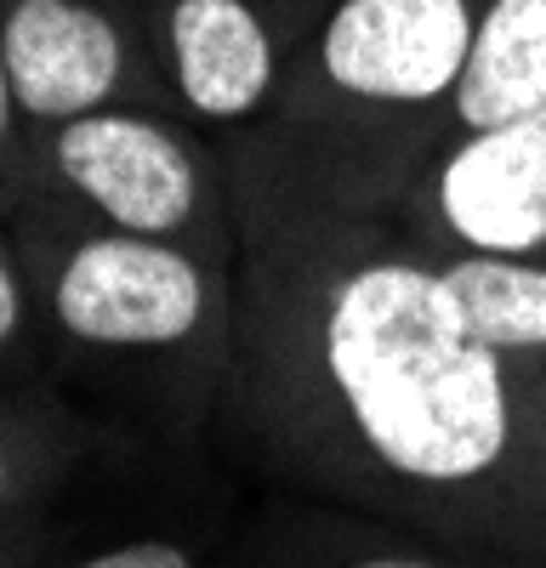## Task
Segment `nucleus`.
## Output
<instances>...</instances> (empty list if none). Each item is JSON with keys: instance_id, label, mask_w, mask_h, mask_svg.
Here are the masks:
<instances>
[{"instance_id": "nucleus-4", "label": "nucleus", "mask_w": 546, "mask_h": 568, "mask_svg": "<svg viewBox=\"0 0 546 568\" xmlns=\"http://www.w3.org/2000/svg\"><path fill=\"white\" fill-rule=\"evenodd\" d=\"M40 171L46 194L91 222L240 262L228 154L211 131L189 125L176 109L114 103L74 114L40 131Z\"/></svg>"}, {"instance_id": "nucleus-9", "label": "nucleus", "mask_w": 546, "mask_h": 568, "mask_svg": "<svg viewBox=\"0 0 546 568\" xmlns=\"http://www.w3.org/2000/svg\"><path fill=\"white\" fill-rule=\"evenodd\" d=\"M211 568H489L427 535L291 489H262L228 517Z\"/></svg>"}, {"instance_id": "nucleus-1", "label": "nucleus", "mask_w": 546, "mask_h": 568, "mask_svg": "<svg viewBox=\"0 0 546 568\" xmlns=\"http://www.w3.org/2000/svg\"><path fill=\"white\" fill-rule=\"evenodd\" d=\"M234 176V364L211 455L489 568H546V382L501 358L393 205L318 187L256 131Z\"/></svg>"}, {"instance_id": "nucleus-6", "label": "nucleus", "mask_w": 546, "mask_h": 568, "mask_svg": "<svg viewBox=\"0 0 546 568\" xmlns=\"http://www.w3.org/2000/svg\"><path fill=\"white\" fill-rule=\"evenodd\" d=\"M393 216L433 251L546 262V120L449 131L404 182Z\"/></svg>"}, {"instance_id": "nucleus-11", "label": "nucleus", "mask_w": 546, "mask_h": 568, "mask_svg": "<svg viewBox=\"0 0 546 568\" xmlns=\"http://www.w3.org/2000/svg\"><path fill=\"white\" fill-rule=\"evenodd\" d=\"M444 278L467 324L524 375L546 382V262L529 256H478V251H438Z\"/></svg>"}, {"instance_id": "nucleus-16", "label": "nucleus", "mask_w": 546, "mask_h": 568, "mask_svg": "<svg viewBox=\"0 0 546 568\" xmlns=\"http://www.w3.org/2000/svg\"><path fill=\"white\" fill-rule=\"evenodd\" d=\"M262 7L273 12V18H280V29L291 34V45L318 23V18H325V7H331V0H262Z\"/></svg>"}, {"instance_id": "nucleus-8", "label": "nucleus", "mask_w": 546, "mask_h": 568, "mask_svg": "<svg viewBox=\"0 0 546 568\" xmlns=\"http://www.w3.org/2000/svg\"><path fill=\"white\" fill-rule=\"evenodd\" d=\"M154 460L52 382L0 387V535H46L69 546L85 495L114 489L109 471Z\"/></svg>"}, {"instance_id": "nucleus-14", "label": "nucleus", "mask_w": 546, "mask_h": 568, "mask_svg": "<svg viewBox=\"0 0 546 568\" xmlns=\"http://www.w3.org/2000/svg\"><path fill=\"white\" fill-rule=\"evenodd\" d=\"M46 194V171H40V136L23 120V103L12 91V69L0 52V222H12Z\"/></svg>"}, {"instance_id": "nucleus-2", "label": "nucleus", "mask_w": 546, "mask_h": 568, "mask_svg": "<svg viewBox=\"0 0 546 568\" xmlns=\"http://www.w3.org/2000/svg\"><path fill=\"white\" fill-rule=\"evenodd\" d=\"M46 329V382L160 466L216 460L234 364V262L103 227L40 194L12 216Z\"/></svg>"}, {"instance_id": "nucleus-5", "label": "nucleus", "mask_w": 546, "mask_h": 568, "mask_svg": "<svg viewBox=\"0 0 546 568\" xmlns=\"http://www.w3.org/2000/svg\"><path fill=\"white\" fill-rule=\"evenodd\" d=\"M0 52L34 136L114 103L171 109L149 0H0Z\"/></svg>"}, {"instance_id": "nucleus-3", "label": "nucleus", "mask_w": 546, "mask_h": 568, "mask_svg": "<svg viewBox=\"0 0 546 568\" xmlns=\"http://www.w3.org/2000/svg\"><path fill=\"white\" fill-rule=\"evenodd\" d=\"M484 0H331L256 136L318 187L393 205L449 136Z\"/></svg>"}, {"instance_id": "nucleus-12", "label": "nucleus", "mask_w": 546, "mask_h": 568, "mask_svg": "<svg viewBox=\"0 0 546 568\" xmlns=\"http://www.w3.org/2000/svg\"><path fill=\"white\" fill-rule=\"evenodd\" d=\"M222 529H228V511L205 517V524H182V529H125L120 540L63 546L40 568H211Z\"/></svg>"}, {"instance_id": "nucleus-7", "label": "nucleus", "mask_w": 546, "mask_h": 568, "mask_svg": "<svg viewBox=\"0 0 546 568\" xmlns=\"http://www.w3.org/2000/svg\"><path fill=\"white\" fill-rule=\"evenodd\" d=\"M171 109L216 142L267 125L285 85L291 34L262 0H149Z\"/></svg>"}, {"instance_id": "nucleus-15", "label": "nucleus", "mask_w": 546, "mask_h": 568, "mask_svg": "<svg viewBox=\"0 0 546 568\" xmlns=\"http://www.w3.org/2000/svg\"><path fill=\"white\" fill-rule=\"evenodd\" d=\"M52 551H63L46 535H0V568H40Z\"/></svg>"}, {"instance_id": "nucleus-13", "label": "nucleus", "mask_w": 546, "mask_h": 568, "mask_svg": "<svg viewBox=\"0 0 546 568\" xmlns=\"http://www.w3.org/2000/svg\"><path fill=\"white\" fill-rule=\"evenodd\" d=\"M46 382V329L12 222H0V387Z\"/></svg>"}, {"instance_id": "nucleus-10", "label": "nucleus", "mask_w": 546, "mask_h": 568, "mask_svg": "<svg viewBox=\"0 0 546 568\" xmlns=\"http://www.w3.org/2000/svg\"><path fill=\"white\" fill-rule=\"evenodd\" d=\"M546 120V0H484L467 69L449 103V131Z\"/></svg>"}]
</instances>
